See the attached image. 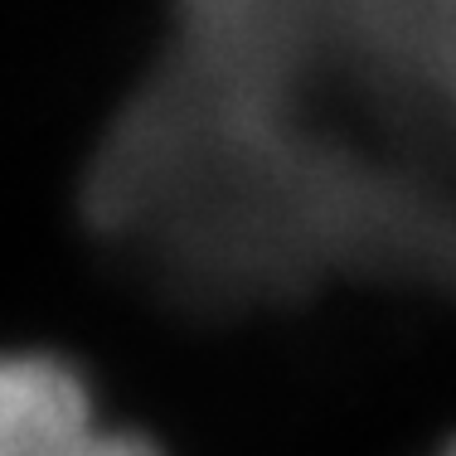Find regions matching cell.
Wrapping results in <instances>:
<instances>
[{
  "instance_id": "2",
  "label": "cell",
  "mask_w": 456,
  "mask_h": 456,
  "mask_svg": "<svg viewBox=\"0 0 456 456\" xmlns=\"http://www.w3.org/2000/svg\"><path fill=\"white\" fill-rule=\"evenodd\" d=\"M442 456H456V442H452V447H447V452H442Z\"/></svg>"
},
{
  "instance_id": "1",
  "label": "cell",
  "mask_w": 456,
  "mask_h": 456,
  "mask_svg": "<svg viewBox=\"0 0 456 456\" xmlns=\"http://www.w3.org/2000/svg\"><path fill=\"white\" fill-rule=\"evenodd\" d=\"M0 456H166L151 437L112 428L88 379L59 354H0Z\"/></svg>"
}]
</instances>
